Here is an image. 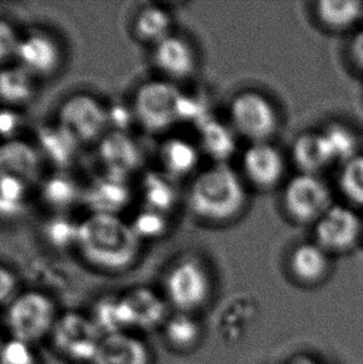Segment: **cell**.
<instances>
[{"label": "cell", "mask_w": 363, "mask_h": 364, "mask_svg": "<svg viewBox=\"0 0 363 364\" xmlns=\"http://www.w3.org/2000/svg\"><path fill=\"white\" fill-rule=\"evenodd\" d=\"M143 242L120 215L90 213L79 222L75 249L86 265L105 274L131 270L142 255Z\"/></svg>", "instance_id": "1"}, {"label": "cell", "mask_w": 363, "mask_h": 364, "mask_svg": "<svg viewBox=\"0 0 363 364\" xmlns=\"http://www.w3.org/2000/svg\"><path fill=\"white\" fill-rule=\"evenodd\" d=\"M246 203V181L228 163H213L196 173L186 193L191 214L211 224L234 220L244 212Z\"/></svg>", "instance_id": "2"}, {"label": "cell", "mask_w": 363, "mask_h": 364, "mask_svg": "<svg viewBox=\"0 0 363 364\" xmlns=\"http://www.w3.org/2000/svg\"><path fill=\"white\" fill-rule=\"evenodd\" d=\"M131 107L138 126L152 134L164 132L184 121L199 123L209 116L199 100L184 94L177 84L164 79L140 85Z\"/></svg>", "instance_id": "3"}, {"label": "cell", "mask_w": 363, "mask_h": 364, "mask_svg": "<svg viewBox=\"0 0 363 364\" xmlns=\"http://www.w3.org/2000/svg\"><path fill=\"white\" fill-rule=\"evenodd\" d=\"M58 312L54 300L43 291L28 290L10 301L5 312V323L10 337L34 345L50 337Z\"/></svg>", "instance_id": "4"}, {"label": "cell", "mask_w": 363, "mask_h": 364, "mask_svg": "<svg viewBox=\"0 0 363 364\" xmlns=\"http://www.w3.org/2000/svg\"><path fill=\"white\" fill-rule=\"evenodd\" d=\"M56 123L80 146L98 144L108 132L107 106L88 92H76L60 104Z\"/></svg>", "instance_id": "5"}, {"label": "cell", "mask_w": 363, "mask_h": 364, "mask_svg": "<svg viewBox=\"0 0 363 364\" xmlns=\"http://www.w3.org/2000/svg\"><path fill=\"white\" fill-rule=\"evenodd\" d=\"M229 119L236 134L251 143L270 142L280 127L279 112L271 100L251 90L233 97Z\"/></svg>", "instance_id": "6"}, {"label": "cell", "mask_w": 363, "mask_h": 364, "mask_svg": "<svg viewBox=\"0 0 363 364\" xmlns=\"http://www.w3.org/2000/svg\"><path fill=\"white\" fill-rule=\"evenodd\" d=\"M332 205L331 189L320 176L300 173L285 184L283 207L296 224L314 227Z\"/></svg>", "instance_id": "7"}, {"label": "cell", "mask_w": 363, "mask_h": 364, "mask_svg": "<svg viewBox=\"0 0 363 364\" xmlns=\"http://www.w3.org/2000/svg\"><path fill=\"white\" fill-rule=\"evenodd\" d=\"M211 291L209 272L198 257L186 256L169 269L164 279L167 301L178 312L191 314L204 305Z\"/></svg>", "instance_id": "8"}, {"label": "cell", "mask_w": 363, "mask_h": 364, "mask_svg": "<svg viewBox=\"0 0 363 364\" xmlns=\"http://www.w3.org/2000/svg\"><path fill=\"white\" fill-rule=\"evenodd\" d=\"M50 338L55 350L65 360L93 363L102 335L90 315L71 311L59 315Z\"/></svg>", "instance_id": "9"}, {"label": "cell", "mask_w": 363, "mask_h": 364, "mask_svg": "<svg viewBox=\"0 0 363 364\" xmlns=\"http://www.w3.org/2000/svg\"><path fill=\"white\" fill-rule=\"evenodd\" d=\"M15 63L39 81L51 79L64 65V49L51 31L33 28L21 34Z\"/></svg>", "instance_id": "10"}, {"label": "cell", "mask_w": 363, "mask_h": 364, "mask_svg": "<svg viewBox=\"0 0 363 364\" xmlns=\"http://www.w3.org/2000/svg\"><path fill=\"white\" fill-rule=\"evenodd\" d=\"M363 223L354 209L334 204L314 225L315 242L331 254H344L357 246Z\"/></svg>", "instance_id": "11"}, {"label": "cell", "mask_w": 363, "mask_h": 364, "mask_svg": "<svg viewBox=\"0 0 363 364\" xmlns=\"http://www.w3.org/2000/svg\"><path fill=\"white\" fill-rule=\"evenodd\" d=\"M241 169L246 182L259 191H270L283 182L286 159L270 142L251 143L243 153Z\"/></svg>", "instance_id": "12"}, {"label": "cell", "mask_w": 363, "mask_h": 364, "mask_svg": "<svg viewBox=\"0 0 363 364\" xmlns=\"http://www.w3.org/2000/svg\"><path fill=\"white\" fill-rule=\"evenodd\" d=\"M152 63L164 80L178 82L191 79L198 68L193 45L181 35L172 34L152 46Z\"/></svg>", "instance_id": "13"}, {"label": "cell", "mask_w": 363, "mask_h": 364, "mask_svg": "<svg viewBox=\"0 0 363 364\" xmlns=\"http://www.w3.org/2000/svg\"><path fill=\"white\" fill-rule=\"evenodd\" d=\"M98 153L105 173L116 177L128 179L142 166V149L127 132L108 131L98 143Z\"/></svg>", "instance_id": "14"}, {"label": "cell", "mask_w": 363, "mask_h": 364, "mask_svg": "<svg viewBox=\"0 0 363 364\" xmlns=\"http://www.w3.org/2000/svg\"><path fill=\"white\" fill-rule=\"evenodd\" d=\"M131 196L132 192L126 178L105 173L85 188L83 202L86 203L90 213L118 215L131 202Z\"/></svg>", "instance_id": "15"}, {"label": "cell", "mask_w": 363, "mask_h": 364, "mask_svg": "<svg viewBox=\"0 0 363 364\" xmlns=\"http://www.w3.org/2000/svg\"><path fill=\"white\" fill-rule=\"evenodd\" d=\"M151 352L144 341L132 332L102 336L91 364H151Z\"/></svg>", "instance_id": "16"}, {"label": "cell", "mask_w": 363, "mask_h": 364, "mask_svg": "<svg viewBox=\"0 0 363 364\" xmlns=\"http://www.w3.org/2000/svg\"><path fill=\"white\" fill-rule=\"evenodd\" d=\"M122 295L131 314L133 330L152 331L167 321V302L152 289L137 286Z\"/></svg>", "instance_id": "17"}, {"label": "cell", "mask_w": 363, "mask_h": 364, "mask_svg": "<svg viewBox=\"0 0 363 364\" xmlns=\"http://www.w3.org/2000/svg\"><path fill=\"white\" fill-rule=\"evenodd\" d=\"M289 269L293 277L300 284L316 285L329 275L330 254L315 242H302L291 251Z\"/></svg>", "instance_id": "18"}, {"label": "cell", "mask_w": 363, "mask_h": 364, "mask_svg": "<svg viewBox=\"0 0 363 364\" xmlns=\"http://www.w3.org/2000/svg\"><path fill=\"white\" fill-rule=\"evenodd\" d=\"M293 159L301 173L315 176L336 162L322 129L301 133L293 144Z\"/></svg>", "instance_id": "19"}, {"label": "cell", "mask_w": 363, "mask_h": 364, "mask_svg": "<svg viewBox=\"0 0 363 364\" xmlns=\"http://www.w3.org/2000/svg\"><path fill=\"white\" fill-rule=\"evenodd\" d=\"M38 82L39 80L20 65L0 68V102L5 109H24L36 99Z\"/></svg>", "instance_id": "20"}, {"label": "cell", "mask_w": 363, "mask_h": 364, "mask_svg": "<svg viewBox=\"0 0 363 364\" xmlns=\"http://www.w3.org/2000/svg\"><path fill=\"white\" fill-rule=\"evenodd\" d=\"M198 127V147L201 154L214 163H228L236 151V131L231 124L221 122V119L206 116Z\"/></svg>", "instance_id": "21"}, {"label": "cell", "mask_w": 363, "mask_h": 364, "mask_svg": "<svg viewBox=\"0 0 363 364\" xmlns=\"http://www.w3.org/2000/svg\"><path fill=\"white\" fill-rule=\"evenodd\" d=\"M201 157L198 144L186 138H168L158 149L162 172L176 181H181L196 172Z\"/></svg>", "instance_id": "22"}, {"label": "cell", "mask_w": 363, "mask_h": 364, "mask_svg": "<svg viewBox=\"0 0 363 364\" xmlns=\"http://www.w3.org/2000/svg\"><path fill=\"white\" fill-rule=\"evenodd\" d=\"M41 158L39 149L29 143L10 139L0 147V174L28 182L39 173Z\"/></svg>", "instance_id": "23"}, {"label": "cell", "mask_w": 363, "mask_h": 364, "mask_svg": "<svg viewBox=\"0 0 363 364\" xmlns=\"http://www.w3.org/2000/svg\"><path fill=\"white\" fill-rule=\"evenodd\" d=\"M102 336L132 332V318L123 295H105L93 304L90 314Z\"/></svg>", "instance_id": "24"}, {"label": "cell", "mask_w": 363, "mask_h": 364, "mask_svg": "<svg viewBox=\"0 0 363 364\" xmlns=\"http://www.w3.org/2000/svg\"><path fill=\"white\" fill-rule=\"evenodd\" d=\"M172 15L157 4L146 5L132 20L133 36L143 44L154 45L172 35Z\"/></svg>", "instance_id": "25"}, {"label": "cell", "mask_w": 363, "mask_h": 364, "mask_svg": "<svg viewBox=\"0 0 363 364\" xmlns=\"http://www.w3.org/2000/svg\"><path fill=\"white\" fill-rule=\"evenodd\" d=\"M143 208L169 215L179 203L178 181L167 176L166 173H147L142 181Z\"/></svg>", "instance_id": "26"}, {"label": "cell", "mask_w": 363, "mask_h": 364, "mask_svg": "<svg viewBox=\"0 0 363 364\" xmlns=\"http://www.w3.org/2000/svg\"><path fill=\"white\" fill-rule=\"evenodd\" d=\"M315 15L326 29L346 31L363 18V3L359 0H321L315 5Z\"/></svg>", "instance_id": "27"}, {"label": "cell", "mask_w": 363, "mask_h": 364, "mask_svg": "<svg viewBox=\"0 0 363 364\" xmlns=\"http://www.w3.org/2000/svg\"><path fill=\"white\" fill-rule=\"evenodd\" d=\"M79 147L74 137L58 123L41 128L40 131L38 149L41 157L59 167H66L73 163Z\"/></svg>", "instance_id": "28"}, {"label": "cell", "mask_w": 363, "mask_h": 364, "mask_svg": "<svg viewBox=\"0 0 363 364\" xmlns=\"http://www.w3.org/2000/svg\"><path fill=\"white\" fill-rule=\"evenodd\" d=\"M164 337L173 350H189L201 341V328L199 322L191 314L178 312L168 317L163 325Z\"/></svg>", "instance_id": "29"}, {"label": "cell", "mask_w": 363, "mask_h": 364, "mask_svg": "<svg viewBox=\"0 0 363 364\" xmlns=\"http://www.w3.org/2000/svg\"><path fill=\"white\" fill-rule=\"evenodd\" d=\"M84 189L74 179L64 174H55L43 183L41 198L54 210H66L78 200H83Z\"/></svg>", "instance_id": "30"}, {"label": "cell", "mask_w": 363, "mask_h": 364, "mask_svg": "<svg viewBox=\"0 0 363 364\" xmlns=\"http://www.w3.org/2000/svg\"><path fill=\"white\" fill-rule=\"evenodd\" d=\"M322 132L334 153L336 162L344 164L359 154V138L354 129L347 127L344 123H330L329 126L322 128Z\"/></svg>", "instance_id": "31"}, {"label": "cell", "mask_w": 363, "mask_h": 364, "mask_svg": "<svg viewBox=\"0 0 363 364\" xmlns=\"http://www.w3.org/2000/svg\"><path fill=\"white\" fill-rule=\"evenodd\" d=\"M339 187L351 204L363 208V154L359 153L342 164Z\"/></svg>", "instance_id": "32"}, {"label": "cell", "mask_w": 363, "mask_h": 364, "mask_svg": "<svg viewBox=\"0 0 363 364\" xmlns=\"http://www.w3.org/2000/svg\"><path fill=\"white\" fill-rule=\"evenodd\" d=\"M130 224L143 242L164 237L169 228L168 215L147 208H142Z\"/></svg>", "instance_id": "33"}, {"label": "cell", "mask_w": 363, "mask_h": 364, "mask_svg": "<svg viewBox=\"0 0 363 364\" xmlns=\"http://www.w3.org/2000/svg\"><path fill=\"white\" fill-rule=\"evenodd\" d=\"M78 229L79 222H73L65 217L53 218L45 227V240L54 249H75Z\"/></svg>", "instance_id": "34"}, {"label": "cell", "mask_w": 363, "mask_h": 364, "mask_svg": "<svg viewBox=\"0 0 363 364\" xmlns=\"http://www.w3.org/2000/svg\"><path fill=\"white\" fill-rule=\"evenodd\" d=\"M0 364H39L34 345L10 337L0 346Z\"/></svg>", "instance_id": "35"}, {"label": "cell", "mask_w": 363, "mask_h": 364, "mask_svg": "<svg viewBox=\"0 0 363 364\" xmlns=\"http://www.w3.org/2000/svg\"><path fill=\"white\" fill-rule=\"evenodd\" d=\"M20 34L16 26L10 20L0 18V68L11 64L16 60L19 48Z\"/></svg>", "instance_id": "36"}, {"label": "cell", "mask_w": 363, "mask_h": 364, "mask_svg": "<svg viewBox=\"0 0 363 364\" xmlns=\"http://www.w3.org/2000/svg\"><path fill=\"white\" fill-rule=\"evenodd\" d=\"M110 129L118 132H127L128 128L136 123L131 105L115 104L107 106Z\"/></svg>", "instance_id": "37"}, {"label": "cell", "mask_w": 363, "mask_h": 364, "mask_svg": "<svg viewBox=\"0 0 363 364\" xmlns=\"http://www.w3.org/2000/svg\"><path fill=\"white\" fill-rule=\"evenodd\" d=\"M18 279L14 271L8 266L0 264V305L9 304L16 296Z\"/></svg>", "instance_id": "38"}, {"label": "cell", "mask_w": 363, "mask_h": 364, "mask_svg": "<svg viewBox=\"0 0 363 364\" xmlns=\"http://www.w3.org/2000/svg\"><path fill=\"white\" fill-rule=\"evenodd\" d=\"M20 119L16 114V109H5L0 112V134L10 141L14 136L15 131L19 127Z\"/></svg>", "instance_id": "39"}, {"label": "cell", "mask_w": 363, "mask_h": 364, "mask_svg": "<svg viewBox=\"0 0 363 364\" xmlns=\"http://www.w3.org/2000/svg\"><path fill=\"white\" fill-rule=\"evenodd\" d=\"M349 54L354 65L363 71V30L354 34V39L349 44Z\"/></svg>", "instance_id": "40"}, {"label": "cell", "mask_w": 363, "mask_h": 364, "mask_svg": "<svg viewBox=\"0 0 363 364\" xmlns=\"http://www.w3.org/2000/svg\"><path fill=\"white\" fill-rule=\"evenodd\" d=\"M290 364H317L315 360H310L307 357H298Z\"/></svg>", "instance_id": "41"}]
</instances>
